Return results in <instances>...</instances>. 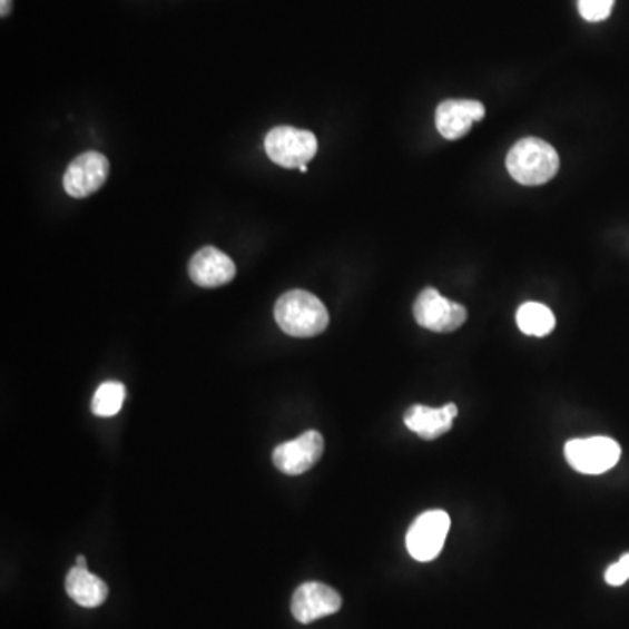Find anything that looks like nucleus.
Wrapping results in <instances>:
<instances>
[{
    "label": "nucleus",
    "mask_w": 629,
    "mask_h": 629,
    "mask_svg": "<svg viewBox=\"0 0 629 629\" xmlns=\"http://www.w3.org/2000/svg\"><path fill=\"white\" fill-rule=\"evenodd\" d=\"M342 597L336 589L322 584V582H305L296 589L291 610L297 622L309 625V622L333 616L342 609Z\"/></svg>",
    "instance_id": "9"
},
{
    "label": "nucleus",
    "mask_w": 629,
    "mask_h": 629,
    "mask_svg": "<svg viewBox=\"0 0 629 629\" xmlns=\"http://www.w3.org/2000/svg\"><path fill=\"white\" fill-rule=\"evenodd\" d=\"M487 116V109L478 100H444L435 110V126L448 140H456L471 131L474 122Z\"/></svg>",
    "instance_id": "10"
},
{
    "label": "nucleus",
    "mask_w": 629,
    "mask_h": 629,
    "mask_svg": "<svg viewBox=\"0 0 629 629\" xmlns=\"http://www.w3.org/2000/svg\"><path fill=\"white\" fill-rule=\"evenodd\" d=\"M66 589L67 594L85 609L100 607L109 597V588H107L106 582L91 573L90 570L81 569V567H73L69 570Z\"/></svg>",
    "instance_id": "13"
},
{
    "label": "nucleus",
    "mask_w": 629,
    "mask_h": 629,
    "mask_svg": "<svg viewBox=\"0 0 629 629\" xmlns=\"http://www.w3.org/2000/svg\"><path fill=\"white\" fill-rule=\"evenodd\" d=\"M456 416H459V407L453 402L443 407H429L422 404H414L404 414V423L407 429L426 441H434L446 434L453 426Z\"/></svg>",
    "instance_id": "12"
},
{
    "label": "nucleus",
    "mask_w": 629,
    "mask_h": 629,
    "mask_svg": "<svg viewBox=\"0 0 629 629\" xmlns=\"http://www.w3.org/2000/svg\"><path fill=\"white\" fill-rule=\"evenodd\" d=\"M76 567H81V569H88V563H86L85 557L76 558Z\"/></svg>",
    "instance_id": "19"
},
{
    "label": "nucleus",
    "mask_w": 629,
    "mask_h": 629,
    "mask_svg": "<svg viewBox=\"0 0 629 629\" xmlns=\"http://www.w3.org/2000/svg\"><path fill=\"white\" fill-rule=\"evenodd\" d=\"M508 171L515 183L523 186H540L557 177L560 156L551 144L542 138H521L509 150Z\"/></svg>",
    "instance_id": "2"
},
{
    "label": "nucleus",
    "mask_w": 629,
    "mask_h": 629,
    "mask_svg": "<svg viewBox=\"0 0 629 629\" xmlns=\"http://www.w3.org/2000/svg\"><path fill=\"white\" fill-rule=\"evenodd\" d=\"M12 9V0H0V14L2 18L8 17Z\"/></svg>",
    "instance_id": "18"
},
{
    "label": "nucleus",
    "mask_w": 629,
    "mask_h": 629,
    "mask_svg": "<svg viewBox=\"0 0 629 629\" xmlns=\"http://www.w3.org/2000/svg\"><path fill=\"white\" fill-rule=\"evenodd\" d=\"M564 456L577 472L598 475L618 465L621 446L610 438L572 439L564 444Z\"/></svg>",
    "instance_id": "4"
},
{
    "label": "nucleus",
    "mask_w": 629,
    "mask_h": 629,
    "mask_svg": "<svg viewBox=\"0 0 629 629\" xmlns=\"http://www.w3.org/2000/svg\"><path fill=\"white\" fill-rule=\"evenodd\" d=\"M451 520L448 512L426 511L411 524L406 535V548L416 561H432L443 551L450 532Z\"/></svg>",
    "instance_id": "6"
},
{
    "label": "nucleus",
    "mask_w": 629,
    "mask_h": 629,
    "mask_svg": "<svg viewBox=\"0 0 629 629\" xmlns=\"http://www.w3.org/2000/svg\"><path fill=\"white\" fill-rule=\"evenodd\" d=\"M126 389L119 382H106L98 386L91 401V411L100 419H110L121 411Z\"/></svg>",
    "instance_id": "15"
},
{
    "label": "nucleus",
    "mask_w": 629,
    "mask_h": 629,
    "mask_svg": "<svg viewBox=\"0 0 629 629\" xmlns=\"http://www.w3.org/2000/svg\"><path fill=\"white\" fill-rule=\"evenodd\" d=\"M616 0H579V12L589 23L607 20Z\"/></svg>",
    "instance_id": "16"
},
{
    "label": "nucleus",
    "mask_w": 629,
    "mask_h": 629,
    "mask_svg": "<svg viewBox=\"0 0 629 629\" xmlns=\"http://www.w3.org/2000/svg\"><path fill=\"white\" fill-rule=\"evenodd\" d=\"M275 321L288 336L313 337L327 330L330 312L315 294L297 288L276 301Z\"/></svg>",
    "instance_id": "1"
},
{
    "label": "nucleus",
    "mask_w": 629,
    "mask_h": 629,
    "mask_svg": "<svg viewBox=\"0 0 629 629\" xmlns=\"http://www.w3.org/2000/svg\"><path fill=\"white\" fill-rule=\"evenodd\" d=\"M414 321L432 333H453L468 321V309L435 288H423L413 305Z\"/></svg>",
    "instance_id": "5"
},
{
    "label": "nucleus",
    "mask_w": 629,
    "mask_h": 629,
    "mask_svg": "<svg viewBox=\"0 0 629 629\" xmlns=\"http://www.w3.org/2000/svg\"><path fill=\"white\" fill-rule=\"evenodd\" d=\"M299 170L303 171V174H306V171H308V167H306V165H303Z\"/></svg>",
    "instance_id": "20"
},
{
    "label": "nucleus",
    "mask_w": 629,
    "mask_h": 629,
    "mask_svg": "<svg viewBox=\"0 0 629 629\" xmlns=\"http://www.w3.org/2000/svg\"><path fill=\"white\" fill-rule=\"evenodd\" d=\"M266 155L282 168H301L317 155V137L294 126H276L264 138Z\"/></svg>",
    "instance_id": "3"
},
{
    "label": "nucleus",
    "mask_w": 629,
    "mask_h": 629,
    "mask_svg": "<svg viewBox=\"0 0 629 629\" xmlns=\"http://www.w3.org/2000/svg\"><path fill=\"white\" fill-rule=\"evenodd\" d=\"M189 276L199 287L214 288L229 284L235 278L236 266L232 257L216 247H204L189 261Z\"/></svg>",
    "instance_id": "11"
},
{
    "label": "nucleus",
    "mask_w": 629,
    "mask_h": 629,
    "mask_svg": "<svg viewBox=\"0 0 629 629\" xmlns=\"http://www.w3.org/2000/svg\"><path fill=\"white\" fill-rule=\"evenodd\" d=\"M629 579V552L622 554L618 563L610 564L606 570V582L610 586H622Z\"/></svg>",
    "instance_id": "17"
},
{
    "label": "nucleus",
    "mask_w": 629,
    "mask_h": 629,
    "mask_svg": "<svg viewBox=\"0 0 629 629\" xmlns=\"http://www.w3.org/2000/svg\"><path fill=\"white\" fill-rule=\"evenodd\" d=\"M324 453V438L321 432L308 431L294 441L276 446L273 463L278 471L287 475H299L317 465Z\"/></svg>",
    "instance_id": "8"
},
{
    "label": "nucleus",
    "mask_w": 629,
    "mask_h": 629,
    "mask_svg": "<svg viewBox=\"0 0 629 629\" xmlns=\"http://www.w3.org/2000/svg\"><path fill=\"white\" fill-rule=\"evenodd\" d=\"M515 322L527 336L544 337L557 327L554 313L540 303H524L515 313Z\"/></svg>",
    "instance_id": "14"
},
{
    "label": "nucleus",
    "mask_w": 629,
    "mask_h": 629,
    "mask_svg": "<svg viewBox=\"0 0 629 629\" xmlns=\"http://www.w3.org/2000/svg\"><path fill=\"white\" fill-rule=\"evenodd\" d=\"M109 168V159L102 153L86 150L67 168L63 189L72 198H88L106 184Z\"/></svg>",
    "instance_id": "7"
}]
</instances>
